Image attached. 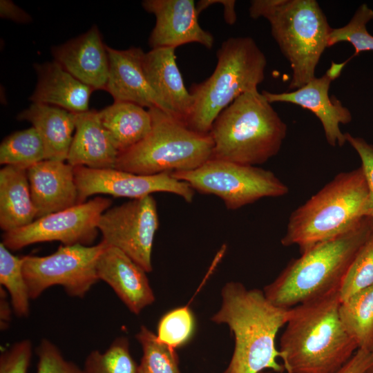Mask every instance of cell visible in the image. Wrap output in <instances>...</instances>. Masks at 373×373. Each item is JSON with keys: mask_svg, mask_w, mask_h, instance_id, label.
Segmentation results:
<instances>
[{"mask_svg": "<svg viewBox=\"0 0 373 373\" xmlns=\"http://www.w3.org/2000/svg\"><path fill=\"white\" fill-rule=\"evenodd\" d=\"M339 291L290 308L279 351L287 373H333L358 350L339 316Z\"/></svg>", "mask_w": 373, "mask_h": 373, "instance_id": "6da1fadb", "label": "cell"}, {"mask_svg": "<svg viewBox=\"0 0 373 373\" xmlns=\"http://www.w3.org/2000/svg\"><path fill=\"white\" fill-rule=\"evenodd\" d=\"M220 309L211 321L227 324L235 338L233 353L224 373H261L266 369L281 373L285 368L276 346L279 329L286 325L290 308L273 304L263 291L248 289L238 282L222 288Z\"/></svg>", "mask_w": 373, "mask_h": 373, "instance_id": "7a4b0ae2", "label": "cell"}, {"mask_svg": "<svg viewBox=\"0 0 373 373\" xmlns=\"http://www.w3.org/2000/svg\"><path fill=\"white\" fill-rule=\"evenodd\" d=\"M372 233L373 221L364 217L346 233L303 251L264 288L266 297L289 309L339 291L354 257Z\"/></svg>", "mask_w": 373, "mask_h": 373, "instance_id": "3957f363", "label": "cell"}, {"mask_svg": "<svg viewBox=\"0 0 373 373\" xmlns=\"http://www.w3.org/2000/svg\"><path fill=\"white\" fill-rule=\"evenodd\" d=\"M287 126L258 89L236 98L216 117L209 132L211 158L262 164L279 152Z\"/></svg>", "mask_w": 373, "mask_h": 373, "instance_id": "277c9868", "label": "cell"}, {"mask_svg": "<svg viewBox=\"0 0 373 373\" xmlns=\"http://www.w3.org/2000/svg\"><path fill=\"white\" fill-rule=\"evenodd\" d=\"M367 195L361 166L338 173L291 213L281 244L298 246L303 253L346 233L365 217L363 207Z\"/></svg>", "mask_w": 373, "mask_h": 373, "instance_id": "5b68a950", "label": "cell"}, {"mask_svg": "<svg viewBox=\"0 0 373 373\" xmlns=\"http://www.w3.org/2000/svg\"><path fill=\"white\" fill-rule=\"evenodd\" d=\"M249 15L265 17L292 74L289 89L296 90L316 77L319 60L332 30L316 0H254Z\"/></svg>", "mask_w": 373, "mask_h": 373, "instance_id": "8992f818", "label": "cell"}, {"mask_svg": "<svg viewBox=\"0 0 373 373\" xmlns=\"http://www.w3.org/2000/svg\"><path fill=\"white\" fill-rule=\"evenodd\" d=\"M216 55L213 73L189 90L193 106L186 125L205 135L224 109L243 93L258 89L265 77L266 57L250 37L228 38Z\"/></svg>", "mask_w": 373, "mask_h": 373, "instance_id": "52a82bcc", "label": "cell"}, {"mask_svg": "<svg viewBox=\"0 0 373 373\" xmlns=\"http://www.w3.org/2000/svg\"><path fill=\"white\" fill-rule=\"evenodd\" d=\"M152 119L149 134L119 153L115 169L143 175L195 169L211 158L209 134L190 129L183 122L157 107L148 109Z\"/></svg>", "mask_w": 373, "mask_h": 373, "instance_id": "ba28073f", "label": "cell"}, {"mask_svg": "<svg viewBox=\"0 0 373 373\" xmlns=\"http://www.w3.org/2000/svg\"><path fill=\"white\" fill-rule=\"evenodd\" d=\"M172 175L195 191L220 198L229 210L289 192L288 186L269 170L213 158L195 169Z\"/></svg>", "mask_w": 373, "mask_h": 373, "instance_id": "9c48e42d", "label": "cell"}, {"mask_svg": "<svg viewBox=\"0 0 373 373\" xmlns=\"http://www.w3.org/2000/svg\"><path fill=\"white\" fill-rule=\"evenodd\" d=\"M107 244L60 245L46 256H22V270L30 299L37 298L46 289L61 285L66 293L84 298L99 280L97 272L98 258Z\"/></svg>", "mask_w": 373, "mask_h": 373, "instance_id": "30bf717a", "label": "cell"}, {"mask_svg": "<svg viewBox=\"0 0 373 373\" xmlns=\"http://www.w3.org/2000/svg\"><path fill=\"white\" fill-rule=\"evenodd\" d=\"M111 204L110 198L95 197L66 209L37 218L27 226L4 232L1 242L12 251L19 250L32 244L50 241H59L66 246H90L98 235L99 218Z\"/></svg>", "mask_w": 373, "mask_h": 373, "instance_id": "8fae6325", "label": "cell"}, {"mask_svg": "<svg viewBox=\"0 0 373 373\" xmlns=\"http://www.w3.org/2000/svg\"><path fill=\"white\" fill-rule=\"evenodd\" d=\"M157 203L152 195L110 207L99 218L102 241L129 256L147 273L153 270L151 254L159 228Z\"/></svg>", "mask_w": 373, "mask_h": 373, "instance_id": "7c38bea8", "label": "cell"}, {"mask_svg": "<svg viewBox=\"0 0 373 373\" xmlns=\"http://www.w3.org/2000/svg\"><path fill=\"white\" fill-rule=\"evenodd\" d=\"M77 189V204L89 196L108 194L132 200L164 192L177 195L186 202H192L195 191L191 186L174 178L171 173L143 175L117 169H97L86 166L74 167Z\"/></svg>", "mask_w": 373, "mask_h": 373, "instance_id": "4fadbf2b", "label": "cell"}, {"mask_svg": "<svg viewBox=\"0 0 373 373\" xmlns=\"http://www.w3.org/2000/svg\"><path fill=\"white\" fill-rule=\"evenodd\" d=\"M349 60L340 64L332 62L330 68L321 77H315L303 86L289 92L261 93L271 104L291 103L310 111L321 121L328 144L332 146H343L346 142L345 133L339 125L347 124L352 119L350 110L334 97H329L331 82L336 79Z\"/></svg>", "mask_w": 373, "mask_h": 373, "instance_id": "5bb4252c", "label": "cell"}, {"mask_svg": "<svg viewBox=\"0 0 373 373\" xmlns=\"http://www.w3.org/2000/svg\"><path fill=\"white\" fill-rule=\"evenodd\" d=\"M193 0H145L144 9L155 17V25L149 38L151 48H172L198 43L208 49L214 44L213 35L198 22Z\"/></svg>", "mask_w": 373, "mask_h": 373, "instance_id": "9a60e30c", "label": "cell"}, {"mask_svg": "<svg viewBox=\"0 0 373 373\" xmlns=\"http://www.w3.org/2000/svg\"><path fill=\"white\" fill-rule=\"evenodd\" d=\"M106 48L109 72L105 90L114 102H130L148 109L157 107L170 114L147 79L143 66V50L139 47L117 50L107 46Z\"/></svg>", "mask_w": 373, "mask_h": 373, "instance_id": "2e32d148", "label": "cell"}, {"mask_svg": "<svg viewBox=\"0 0 373 373\" xmlns=\"http://www.w3.org/2000/svg\"><path fill=\"white\" fill-rule=\"evenodd\" d=\"M97 272L132 313L139 314L154 302L147 272L119 249L107 245L98 258Z\"/></svg>", "mask_w": 373, "mask_h": 373, "instance_id": "e0dca14e", "label": "cell"}, {"mask_svg": "<svg viewBox=\"0 0 373 373\" xmlns=\"http://www.w3.org/2000/svg\"><path fill=\"white\" fill-rule=\"evenodd\" d=\"M36 219L77 204L74 166L65 161L44 160L27 169Z\"/></svg>", "mask_w": 373, "mask_h": 373, "instance_id": "ac0fdd59", "label": "cell"}, {"mask_svg": "<svg viewBox=\"0 0 373 373\" xmlns=\"http://www.w3.org/2000/svg\"><path fill=\"white\" fill-rule=\"evenodd\" d=\"M55 61L94 90H106L109 63L106 45L96 26L65 44L52 48Z\"/></svg>", "mask_w": 373, "mask_h": 373, "instance_id": "d6986e66", "label": "cell"}, {"mask_svg": "<svg viewBox=\"0 0 373 373\" xmlns=\"http://www.w3.org/2000/svg\"><path fill=\"white\" fill-rule=\"evenodd\" d=\"M175 50L151 49L144 54L143 66L150 85L170 114L186 124L192 111L193 99L184 84Z\"/></svg>", "mask_w": 373, "mask_h": 373, "instance_id": "ffe728a7", "label": "cell"}, {"mask_svg": "<svg viewBox=\"0 0 373 373\" xmlns=\"http://www.w3.org/2000/svg\"><path fill=\"white\" fill-rule=\"evenodd\" d=\"M75 124L66 162L74 167L114 169L119 152L100 121L99 111L75 113Z\"/></svg>", "mask_w": 373, "mask_h": 373, "instance_id": "44dd1931", "label": "cell"}, {"mask_svg": "<svg viewBox=\"0 0 373 373\" xmlns=\"http://www.w3.org/2000/svg\"><path fill=\"white\" fill-rule=\"evenodd\" d=\"M34 67L37 83L30 97L32 103L56 106L72 113L89 110L93 88L78 80L55 60L35 64Z\"/></svg>", "mask_w": 373, "mask_h": 373, "instance_id": "7402d4cb", "label": "cell"}, {"mask_svg": "<svg viewBox=\"0 0 373 373\" xmlns=\"http://www.w3.org/2000/svg\"><path fill=\"white\" fill-rule=\"evenodd\" d=\"M17 119L30 122L36 129L44 146L46 160L66 161L75 130V113L56 106L32 103Z\"/></svg>", "mask_w": 373, "mask_h": 373, "instance_id": "603a6c76", "label": "cell"}, {"mask_svg": "<svg viewBox=\"0 0 373 373\" xmlns=\"http://www.w3.org/2000/svg\"><path fill=\"white\" fill-rule=\"evenodd\" d=\"M36 220L27 170L4 166L0 170V227L4 232Z\"/></svg>", "mask_w": 373, "mask_h": 373, "instance_id": "cb8c5ba5", "label": "cell"}, {"mask_svg": "<svg viewBox=\"0 0 373 373\" xmlns=\"http://www.w3.org/2000/svg\"><path fill=\"white\" fill-rule=\"evenodd\" d=\"M99 116L119 153L143 140L152 126L149 111L130 102H114Z\"/></svg>", "mask_w": 373, "mask_h": 373, "instance_id": "d4e9b609", "label": "cell"}, {"mask_svg": "<svg viewBox=\"0 0 373 373\" xmlns=\"http://www.w3.org/2000/svg\"><path fill=\"white\" fill-rule=\"evenodd\" d=\"M339 316L358 349L373 351V285L341 302Z\"/></svg>", "mask_w": 373, "mask_h": 373, "instance_id": "484cf974", "label": "cell"}, {"mask_svg": "<svg viewBox=\"0 0 373 373\" xmlns=\"http://www.w3.org/2000/svg\"><path fill=\"white\" fill-rule=\"evenodd\" d=\"M46 160L43 142L34 127L12 133L0 145V164L27 170Z\"/></svg>", "mask_w": 373, "mask_h": 373, "instance_id": "4316f807", "label": "cell"}, {"mask_svg": "<svg viewBox=\"0 0 373 373\" xmlns=\"http://www.w3.org/2000/svg\"><path fill=\"white\" fill-rule=\"evenodd\" d=\"M22 257L12 254L0 243V283L9 294L14 314L18 317L29 315L30 300L22 270Z\"/></svg>", "mask_w": 373, "mask_h": 373, "instance_id": "83f0119b", "label": "cell"}, {"mask_svg": "<svg viewBox=\"0 0 373 373\" xmlns=\"http://www.w3.org/2000/svg\"><path fill=\"white\" fill-rule=\"evenodd\" d=\"M135 338L143 352L137 373H180L175 350L160 342L149 329L142 325Z\"/></svg>", "mask_w": 373, "mask_h": 373, "instance_id": "f1b7e54d", "label": "cell"}, {"mask_svg": "<svg viewBox=\"0 0 373 373\" xmlns=\"http://www.w3.org/2000/svg\"><path fill=\"white\" fill-rule=\"evenodd\" d=\"M127 338H116L104 352L93 350L86 356L84 373H137Z\"/></svg>", "mask_w": 373, "mask_h": 373, "instance_id": "f546056e", "label": "cell"}, {"mask_svg": "<svg viewBox=\"0 0 373 373\" xmlns=\"http://www.w3.org/2000/svg\"><path fill=\"white\" fill-rule=\"evenodd\" d=\"M372 20L373 10L365 3L361 4L345 26L332 28L328 39V47L339 42H349L355 50L352 57L362 52L373 51V35L367 29V24Z\"/></svg>", "mask_w": 373, "mask_h": 373, "instance_id": "4dcf8cb0", "label": "cell"}, {"mask_svg": "<svg viewBox=\"0 0 373 373\" xmlns=\"http://www.w3.org/2000/svg\"><path fill=\"white\" fill-rule=\"evenodd\" d=\"M373 285V233L358 250L339 289L343 302Z\"/></svg>", "mask_w": 373, "mask_h": 373, "instance_id": "1f68e13d", "label": "cell"}, {"mask_svg": "<svg viewBox=\"0 0 373 373\" xmlns=\"http://www.w3.org/2000/svg\"><path fill=\"white\" fill-rule=\"evenodd\" d=\"M194 329L193 312L184 306L169 311L160 318L156 336L160 342L175 350L191 339Z\"/></svg>", "mask_w": 373, "mask_h": 373, "instance_id": "d6a6232c", "label": "cell"}, {"mask_svg": "<svg viewBox=\"0 0 373 373\" xmlns=\"http://www.w3.org/2000/svg\"><path fill=\"white\" fill-rule=\"evenodd\" d=\"M37 373H84L75 363L66 360L50 341L43 338L36 349Z\"/></svg>", "mask_w": 373, "mask_h": 373, "instance_id": "836d02e7", "label": "cell"}, {"mask_svg": "<svg viewBox=\"0 0 373 373\" xmlns=\"http://www.w3.org/2000/svg\"><path fill=\"white\" fill-rule=\"evenodd\" d=\"M346 142L356 151L361 160L367 187L368 195L363 207V215L373 221V144L363 138L345 133Z\"/></svg>", "mask_w": 373, "mask_h": 373, "instance_id": "e575fe53", "label": "cell"}, {"mask_svg": "<svg viewBox=\"0 0 373 373\" xmlns=\"http://www.w3.org/2000/svg\"><path fill=\"white\" fill-rule=\"evenodd\" d=\"M32 355V345L24 339L1 352L0 373H27Z\"/></svg>", "mask_w": 373, "mask_h": 373, "instance_id": "d590c367", "label": "cell"}, {"mask_svg": "<svg viewBox=\"0 0 373 373\" xmlns=\"http://www.w3.org/2000/svg\"><path fill=\"white\" fill-rule=\"evenodd\" d=\"M373 366V351L358 349L351 358L333 373H366Z\"/></svg>", "mask_w": 373, "mask_h": 373, "instance_id": "8d00e7d4", "label": "cell"}, {"mask_svg": "<svg viewBox=\"0 0 373 373\" xmlns=\"http://www.w3.org/2000/svg\"><path fill=\"white\" fill-rule=\"evenodd\" d=\"M0 15L2 18L19 23H28L32 19L28 13L17 6L12 1L8 0H1Z\"/></svg>", "mask_w": 373, "mask_h": 373, "instance_id": "74e56055", "label": "cell"}, {"mask_svg": "<svg viewBox=\"0 0 373 373\" xmlns=\"http://www.w3.org/2000/svg\"><path fill=\"white\" fill-rule=\"evenodd\" d=\"M0 321L1 329H5L8 326V323L11 320V312L12 309L10 307V303L7 300V294L2 287L0 288Z\"/></svg>", "mask_w": 373, "mask_h": 373, "instance_id": "f35d334b", "label": "cell"}, {"mask_svg": "<svg viewBox=\"0 0 373 373\" xmlns=\"http://www.w3.org/2000/svg\"><path fill=\"white\" fill-rule=\"evenodd\" d=\"M223 6L224 21L229 25H233L237 20V15L235 10L236 1L234 0H219Z\"/></svg>", "mask_w": 373, "mask_h": 373, "instance_id": "ab89813d", "label": "cell"}, {"mask_svg": "<svg viewBox=\"0 0 373 373\" xmlns=\"http://www.w3.org/2000/svg\"><path fill=\"white\" fill-rule=\"evenodd\" d=\"M366 373H373V366Z\"/></svg>", "mask_w": 373, "mask_h": 373, "instance_id": "60d3db41", "label": "cell"}]
</instances>
